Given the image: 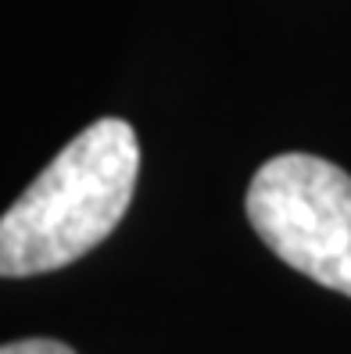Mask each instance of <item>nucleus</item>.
<instances>
[{
	"instance_id": "1",
	"label": "nucleus",
	"mask_w": 351,
	"mask_h": 354,
	"mask_svg": "<svg viewBox=\"0 0 351 354\" xmlns=\"http://www.w3.org/2000/svg\"><path fill=\"white\" fill-rule=\"evenodd\" d=\"M129 122L97 118L0 215V276H39L79 261L122 222L136 190Z\"/></svg>"
},
{
	"instance_id": "2",
	"label": "nucleus",
	"mask_w": 351,
	"mask_h": 354,
	"mask_svg": "<svg viewBox=\"0 0 351 354\" xmlns=\"http://www.w3.org/2000/svg\"><path fill=\"white\" fill-rule=\"evenodd\" d=\"M265 247L326 290L351 297V176L316 154H280L247 186Z\"/></svg>"
},
{
	"instance_id": "3",
	"label": "nucleus",
	"mask_w": 351,
	"mask_h": 354,
	"mask_svg": "<svg viewBox=\"0 0 351 354\" xmlns=\"http://www.w3.org/2000/svg\"><path fill=\"white\" fill-rule=\"evenodd\" d=\"M0 354H75L69 344H61V340H44V337H36V340H15V344H0Z\"/></svg>"
}]
</instances>
